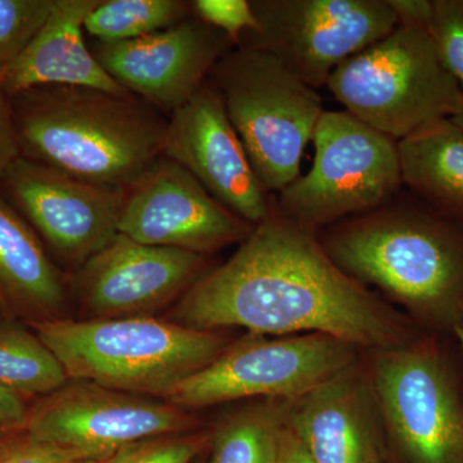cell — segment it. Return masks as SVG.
Returning <instances> with one entry per match:
<instances>
[{"mask_svg": "<svg viewBox=\"0 0 463 463\" xmlns=\"http://www.w3.org/2000/svg\"><path fill=\"white\" fill-rule=\"evenodd\" d=\"M169 321L261 336L322 334L376 350L408 345L423 332L340 269L318 233L272 210L225 263L206 270Z\"/></svg>", "mask_w": 463, "mask_h": 463, "instance_id": "1", "label": "cell"}, {"mask_svg": "<svg viewBox=\"0 0 463 463\" xmlns=\"http://www.w3.org/2000/svg\"><path fill=\"white\" fill-rule=\"evenodd\" d=\"M319 241L343 272L401 304L423 334L453 336L463 319V225L402 190Z\"/></svg>", "mask_w": 463, "mask_h": 463, "instance_id": "2", "label": "cell"}, {"mask_svg": "<svg viewBox=\"0 0 463 463\" xmlns=\"http://www.w3.org/2000/svg\"><path fill=\"white\" fill-rule=\"evenodd\" d=\"M9 100L21 156L80 181L129 190L163 157L167 120L133 94L45 85Z\"/></svg>", "mask_w": 463, "mask_h": 463, "instance_id": "3", "label": "cell"}, {"mask_svg": "<svg viewBox=\"0 0 463 463\" xmlns=\"http://www.w3.org/2000/svg\"><path fill=\"white\" fill-rule=\"evenodd\" d=\"M30 327L57 356L70 380L163 401L228 346L215 331L155 317L61 318Z\"/></svg>", "mask_w": 463, "mask_h": 463, "instance_id": "4", "label": "cell"}, {"mask_svg": "<svg viewBox=\"0 0 463 463\" xmlns=\"http://www.w3.org/2000/svg\"><path fill=\"white\" fill-rule=\"evenodd\" d=\"M252 169L269 194L298 176L325 109L318 91L267 52L237 45L210 72Z\"/></svg>", "mask_w": 463, "mask_h": 463, "instance_id": "5", "label": "cell"}, {"mask_svg": "<svg viewBox=\"0 0 463 463\" xmlns=\"http://www.w3.org/2000/svg\"><path fill=\"white\" fill-rule=\"evenodd\" d=\"M326 87L345 111L397 142L463 105L430 33L403 25L341 62Z\"/></svg>", "mask_w": 463, "mask_h": 463, "instance_id": "6", "label": "cell"}, {"mask_svg": "<svg viewBox=\"0 0 463 463\" xmlns=\"http://www.w3.org/2000/svg\"><path fill=\"white\" fill-rule=\"evenodd\" d=\"M446 337L423 334L373 361L374 401L405 463H463V361Z\"/></svg>", "mask_w": 463, "mask_h": 463, "instance_id": "7", "label": "cell"}, {"mask_svg": "<svg viewBox=\"0 0 463 463\" xmlns=\"http://www.w3.org/2000/svg\"><path fill=\"white\" fill-rule=\"evenodd\" d=\"M312 169L273 194V209L318 231L385 205L403 190L398 142L345 111H325L316 127Z\"/></svg>", "mask_w": 463, "mask_h": 463, "instance_id": "8", "label": "cell"}, {"mask_svg": "<svg viewBox=\"0 0 463 463\" xmlns=\"http://www.w3.org/2000/svg\"><path fill=\"white\" fill-rule=\"evenodd\" d=\"M355 346L328 335L250 334L179 383L165 401L185 411L255 397L297 401L355 364Z\"/></svg>", "mask_w": 463, "mask_h": 463, "instance_id": "9", "label": "cell"}, {"mask_svg": "<svg viewBox=\"0 0 463 463\" xmlns=\"http://www.w3.org/2000/svg\"><path fill=\"white\" fill-rule=\"evenodd\" d=\"M258 27L239 45L281 61L318 90L341 62L398 25L388 0H250Z\"/></svg>", "mask_w": 463, "mask_h": 463, "instance_id": "10", "label": "cell"}, {"mask_svg": "<svg viewBox=\"0 0 463 463\" xmlns=\"http://www.w3.org/2000/svg\"><path fill=\"white\" fill-rule=\"evenodd\" d=\"M196 423L188 411L163 399L69 380L30 405L21 431L43 443L103 457L152 439L188 434Z\"/></svg>", "mask_w": 463, "mask_h": 463, "instance_id": "11", "label": "cell"}, {"mask_svg": "<svg viewBox=\"0 0 463 463\" xmlns=\"http://www.w3.org/2000/svg\"><path fill=\"white\" fill-rule=\"evenodd\" d=\"M2 194L63 263L79 268L118 234L128 190L93 184L20 156Z\"/></svg>", "mask_w": 463, "mask_h": 463, "instance_id": "12", "label": "cell"}, {"mask_svg": "<svg viewBox=\"0 0 463 463\" xmlns=\"http://www.w3.org/2000/svg\"><path fill=\"white\" fill-rule=\"evenodd\" d=\"M252 230L164 156L128 190L118 224V233L143 245L201 255L242 243Z\"/></svg>", "mask_w": 463, "mask_h": 463, "instance_id": "13", "label": "cell"}, {"mask_svg": "<svg viewBox=\"0 0 463 463\" xmlns=\"http://www.w3.org/2000/svg\"><path fill=\"white\" fill-rule=\"evenodd\" d=\"M206 263V255L143 245L118 233L79 268L74 294L90 316L85 319L151 317L176 303Z\"/></svg>", "mask_w": 463, "mask_h": 463, "instance_id": "14", "label": "cell"}, {"mask_svg": "<svg viewBox=\"0 0 463 463\" xmlns=\"http://www.w3.org/2000/svg\"><path fill=\"white\" fill-rule=\"evenodd\" d=\"M163 156L184 167L249 224L255 227L272 214L273 194L259 181L221 94L209 81L170 116Z\"/></svg>", "mask_w": 463, "mask_h": 463, "instance_id": "15", "label": "cell"}, {"mask_svg": "<svg viewBox=\"0 0 463 463\" xmlns=\"http://www.w3.org/2000/svg\"><path fill=\"white\" fill-rule=\"evenodd\" d=\"M233 42L192 14L133 41L99 43L91 53L109 76L158 111L172 116L206 84Z\"/></svg>", "mask_w": 463, "mask_h": 463, "instance_id": "16", "label": "cell"}, {"mask_svg": "<svg viewBox=\"0 0 463 463\" xmlns=\"http://www.w3.org/2000/svg\"><path fill=\"white\" fill-rule=\"evenodd\" d=\"M374 405L371 381L355 362L289 402L286 423L316 463H373Z\"/></svg>", "mask_w": 463, "mask_h": 463, "instance_id": "17", "label": "cell"}, {"mask_svg": "<svg viewBox=\"0 0 463 463\" xmlns=\"http://www.w3.org/2000/svg\"><path fill=\"white\" fill-rule=\"evenodd\" d=\"M100 0H54L44 26L20 57L0 74V88L8 97L45 85H70L129 93L116 83L88 50L83 29Z\"/></svg>", "mask_w": 463, "mask_h": 463, "instance_id": "18", "label": "cell"}, {"mask_svg": "<svg viewBox=\"0 0 463 463\" xmlns=\"http://www.w3.org/2000/svg\"><path fill=\"white\" fill-rule=\"evenodd\" d=\"M67 298L41 237L0 192V315L27 326L65 318Z\"/></svg>", "mask_w": 463, "mask_h": 463, "instance_id": "19", "label": "cell"}, {"mask_svg": "<svg viewBox=\"0 0 463 463\" xmlns=\"http://www.w3.org/2000/svg\"><path fill=\"white\" fill-rule=\"evenodd\" d=\"M403 187L463 225V129L450 118L398 142Z\"/></svg>", "mask_w": 463, "mask_h": 463, "instance_id": "20", "label": "cell"}, {"mask_svg": "<svg viewBox=\"0 0 463 463\" xmlns=\"http://www.w3.org/2000/svg\"><path fill=\"white\" fill-rule=\"evenodd\" d=\"M69 380L57 356L30 326L0 316V385L27 401L47 397Z\"/></svg>", "mask_w": 463, "mask_h": 463, "instance_id": "21", "label": "cell"}, {"mask_svg": "<svg viewBox=\"0 0 463 463\" xmlns=\"http://www.w3.org/2000/svg\"><path fill=\"white\" fill-rule=\"evenodd\" d=\"M288 404L269 399L227 417L213 434L209 463H279Z\"/></svg>", "mask_w": 463, "mask_h": 463, "instance_id": "22", "label": "cell"}, {"mask_svg": "<svg viewBox=\"0 0 463 463\" xmlns=\"http://www.w3.org/2000/svg\"><path fill=\"white\" fill-rule=\"evenodd\" d=\"M192 16L182 0H100L84 23L99 43L133 41L165 30Z\"/></svg>", "mask_w": 463, "mask_h": 463, "instance_id": "23", "label": "cell"}, {"mask_svg": "<svg viewBox=\"0 0 463 463\" xmlns=\"http://www.w3.org/2000/svg\"><path fill=\"white\" fill-rule=\"evenodd\" d=\"M54 0H0V74L29 47Z\"/></svg>", "mask_w": 463, "mask_h": 463, "instance_id": "24", "label": "cell"}, {"mask_svg": "<svg viewBox=\"0 0 463 463\" xmlns=\"http://www.w3.org/2000/svg\"><path fill=\"white\" fill-rule=\"evenodd\" d=\"M430 36L441 62L463 90V0H432Z\"/></svg>", "mask_w": 463, "mask_h": 463, "instance_id": "25", "label": "cell"}, {"mask_svg": "<svg viewBox=\"0 0 463 463\" xmlns=\"http://www.w3.org/2000/svg\"><path fill=\"white\" fill-rule=\"evenodd\" d=\"M190 5L194 17L224 33L236 47L243 33L257 30L250 0H194Z\"/></svg>", "mask_w": 463, "mask_h": 463, "instance_id": "26", "label": "cell"}, {"mask_svg": "<svg viewBox=\"0 0 463 463\" xmlns=\"http://www.w3.org/2000/svg\"><path fill=\"white\" fill-rule=\"evenodd\" d=\"M97 458L79 450L43 443L25 432L9 431L0 447V463H78Z\"/></svg>", "mask_w": 463, "mask_h": 463, "instance_id": "27", "label": "cell"}, {"mask_svg": "<svg viewBox=\"0 0 463 463\" xmlns=\"http://www.w3.org/2000/svg\"><path fill=\"white\" fill-rule=\"evenodd\" d=\"M199 434L170 435L136 444L123 463H192L205 446Z\"/></svg>", "mask_w": 463, "mask_h": 463, "instance_id": "28", "label": "cell"}, {"mask_svg": "<svg viewBox=\"0 0 463 463\" xmlns=\"http://www.w3.org/2000/svg\"><path fill=\"white\" fill-rule=\"evenodd\" d=\"M20 156L11 100L0 88V175Z\"/></svg>", "mask_w": 463, "mask_h": 463, "instance_id": "29", "label": "cell"}, {"mask_svg": "<svg viewBox=\"0 0 463 463\" xmlns=\"http://www.w3.org/2000/svg\"><path fill=\"white\" fill-rule=\"evenodd\" d=\"M397 16L398 25L416 27L430 33L434 5L432 0H388Z\"/></svg>", "mask_w": 463, "mask_h": 463, "instance_id": "30", "label": "cell"}, {"mask_svg": "<svg viewBox=\"0 0 463 463\" xmlns=\"http://www.w3.org/2000/svg\"><path fill=\"white\" fill-rule=\"evenodd\" d=\"M29 407L25 398L0 385V430H21L26 421Z\"/></svg>", "mask_w": 463, "mask_h": 463, "instance_id": "31", "label": "cell"}, {"mask_svg": "<svg viewBox=\"0 0 463 463\" xmlns=\"http://www.w3.org/2000/svg\"><path fill=\"white\" fill-rule=\"evenodd\" d=\"M279 463H316L294 432L289 430L288 423L279 441Z\"/></svg>", "mask_w": 463, "mask_h": 463, "instance_id": "32", "label": "cell"}, {"mask_svg": "<svg viewBox=\"0 0 463 463\" xmlns=\"http://www.w3.org/2000/svg\"><path fill=\"white\" fill-rule=\"evenodd\" d=\"M134 446H136V444H134ZM134 446L123 448V449L111 453V455L97 457V458L84 459V461L78 463H123Z\"/></svg>", "mask_w": 463, "mask_h": 463, "instance_id": "33", "label": "cell"}, {"mask_svg": "<svg viewBox=\"0 0 463 463\" xmlns=\"http://www.w3.org/2000/svg\"><path fill=\"white\" fill-rule=\"evenodd\" d=\"M457 344H458L459 350H461L462 361H463V319L462 322L459 323L458 327L456 328L455 334H453Z\"/></svg>", "mask_w": 463, "mask_h": 463, "instance_id": "34", "label": "cell"}, {"mask_svg": "<svg viewBox=\"0 0 463 463\" xmlns=\"http://www.w3.org/2000/svg\"><path fill=\"white\" fill-rule=\"evenodd\" d=\"M450 120H452L453 123L458 125V127L461 128V129H463V105L462 108L459 109V111L457 112V114L453 116V118H450Z\"/></svg>", "mask_w": 463, "mask_h": 463, "instance_id": "35", "label": "cell"}, {"mask_svg": "<svg viewBox=\"0 0 463 463\" xmlns=\"http://www.w3.org/2000/svg\"><path fill=\"white\" fill-rule=\"evenodd\" d=\"M9 431H2L0 430V447H2L3 441H5V437H7Z\"/></svg>", "mask_w": 463, "mask_h": 463, "instance_id": "36", "label": "cell"}, {"mask_svg": "<svg viewBox=\"0 0 463 463\" xmlns=\"http://www.w3.org/2000/svg\"><path fill=\"white\" fill-rule=\"evenodd\" d=\"M373 463H383V462L381 461V458H377L376 461H374Z\"/></svg>", "mask_w": 463, "mask_h": 463, "instance_id": "37", "label": "cell"}, {"mask_svg": "<svg viewBox=\"0 0 463 463\" xmlns=\"http://www.w3.org/2000/svg\"><path fill=\"white\" fill-rule=\"evenodd\" d=\"M192 463H194V462H192Z\"/></svg>", "mask_w": 463, "mask_h": 463, "instance_id": "38", "label": "cell"}, {"mask_svg": "<svg viewBox=\"0 0 463 463\" xmlns=\"http://www.w3.org/2000/svg\"><path fill=\"white\" fill-rule=\"evenodd\" d=\"M0 316H2V315H0Z\"/></svg>", "mask_w": 463, "mask_h": 463, "instance_id": "39", "label": "cell"}]
</instances>
